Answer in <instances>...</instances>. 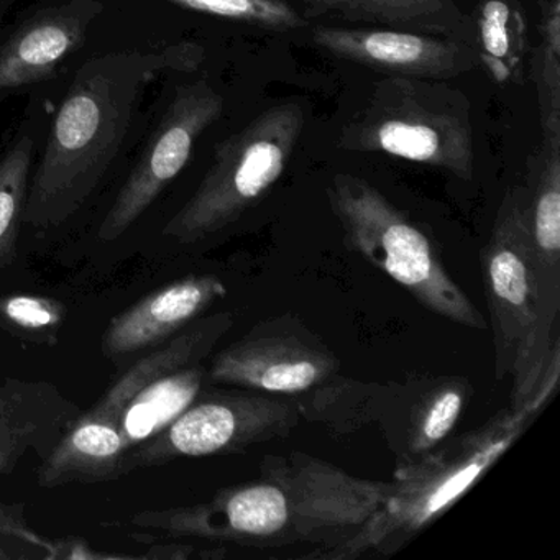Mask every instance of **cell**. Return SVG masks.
Masks as SVG:
<instances>
[{"mask_svg": "<svg viewBox=\"0 0 560 560\" xmlns=\"http://www.w3.org/2000/svg\"><path fill=\"white\" fill-rule=\"evenodd\" d=\"M166 536L234 542L241 546L283 547L298 544L293 504L287 488L270 475L218 491L208 503L145 511L132 521Z\"/></svg>", "mask_w": 560, "mask_h": 560, "instance_id": "10", "label": "cell"}, {"mask_svg": "<svg viewBox=\"0 0 560 560\" xmlns=\"http://www.w3.org/2000/svg\"><path fill=\"white\" fill-rule=\"evenodd\" d=\"M224 101L209 84L196 83L176 93L155 136L120 189L100 228V238L122 237L165 191L191 159L201 133L221 116Z\"/></svg>", "mask_w": 560, "mask_h": 560, "instance_id": "11", "label": "cell"}, {"mask_svg": "<svg viewBox=\"0 0 560 560\" xmlns=\"http://www.w3.org/2000/svg\"><path fill=\"white\" fill-rule=\"evenodd\" d=\"M481 261L497 375L511 376L510 408L547 406L560 382V316L540 293L524 189H513L504 198Z\"/></svg>", "mask_w": 560, "mask_h": 560, "instance_id": "2", "label": "cell"}, {"mask_svg": "<svg viewBox=\"0 0 560 560\" xmlns=\"http://www.w3.org/2000/svg\"><path fill=\"white\" fill-rule=\"evenodd\" d=\"M342 18L419 34L464 37V14L452 0H300Z\"/></svg>", "mask_w": 560, "mask_h": 560, "instance_id": "18", "label": "cell"}, {"mask_svg": "<svg viewBox=\"0 0 560 560\" xmlns=\"http://www.w3.org/2000/svg\"><path fill=\"white\" fill-rule=\"evenodd\" d=\"M188 11L270 31H300L307 22L284 0H168Z\"/></svg>", "mask_w": 560, "mask_h": 560, "instance_id": "24", "label": "cell"}, {"mask_svg": "<svg viewBox=\"0 0 560 560\" xmlns=\"http://www.w3.org/2000/svg\"><path fill=\"white\" fill-rule=\"evenodd\" d=\"M34 140L24 137L0 160V271L18 257L19 234L28 196Z\"/></svg>", "mask_w": 560, "mask_h": 560, "instance_id": "21", "label": "cell"}, {"mask_svg": "<svg viewBox=\"0 0 560 560\" xmlns=\"http://www.w3.org/2000/svg\"><path fill=\"white\" fill-rule=\"evenodd\" d=\"M261 474L287 488L293 504L298 544L317 547L304 557L332 560L385 508L392 481L363 480L303 452L271 455Z\"/></svg>", "mask_w": 560, "mask_h": 560, "instance_id": "8", "label": "cell"}, {"mask_svg": "<svg viewBox=\"0 0 560 560\" xmlns=\"http://www.w3.org/2000/svg\"><path fill=\"white\" fill-rule=\"evenodd\" d=\"M300 412L283 399L219 393L195 399L165 429L127 452L126 475L178 458L242 454L257 444L287 438Z\"/></svg>", "mask_w": 560, "mask_h": 560, "instance_id": "7", "label": "cell"}, {"mask_svg": "<svg viewBox=\"0 0 560 560\" xmlns=\"http://www.w3.org/2000/svg\"><path fill=\"white\" fill-rule=\"evenodd\" d=\"M234 326V314L215 313L199 317L182 332L133 363L93 408L83 411L88 418L116 425L130 399L147 385L170 373L199 365ZM119 429V428H117ZM120 432V431H119Z\"/></svg>", "mask_w": 560, "mask_h": 560, "instance_id": "16", "label": "cell"}, {"mask_svg": "<svg viewBox=\"0 0 560 560\" xmlns=\"http://www.w3.org/2000/svg\"><path fill=\"white\" fill-rule=\"evenodd\" d=\"M225 294L224 281L214 275L183 278L153 291L110 320L101 340L104 357L119 360L162 346Z\"/></svg>", "mask_w": 560, "mask_h": 560, "instance_id": "13", "label": "cell"}, {"mask_svg": "<svg viewBox=\"0 0 560 560\" xmlns=\"http://www.w3.org/2000/svg\"><path fill=\"white\" fill-rule=\"evenodd\" d=\"M336 353L301 320L283 316L257 324L212 360L209 378L271 395H298L337 375Z\"/></svg>", "mask_w": 560, "mask_h": 560, "instance_id": "9", "label": "cell"}, {"mask_svg": "<svg viewBox=\"0 0 560 560\" xmlns=\"http://www.w3.org/2000/svg\"><path fill=\"white\" fill-rule=\"evenodd\" d=\"M205 378V369L192 365L155 380L137 393L117 422L127 452L182 415L198 398Z\"/></svg>", "mask_w": 560, "mask_h": 560, "instance_id": "19", "label": "cell"}, {"mask_svg": "<svg viewBox=\"0 0 560 560\" xmlns=\"http://www.w3.org/2000/svg\"><path fill=\"white\" fill-rule=\"evenodd\" d=\"M172 57L113 54L84 65L55 117L24 222L58 228L86 205L122 147L140 94Z\"/></svg>", "mask_w": 560, "mask_h": 560, "instance_id": "1", "label": "cell"}, {"mask_svg": "<svg viewBox=\"0 0 560 560\" xmlns=\"http://www.w3.org/2000/svg\"><path fill=\"white\" fill-rule=\"evenodd\" d=\"M416 81L393 78L382 84L362 119L343 130L340 145L388 153L471 179L474 136L467 107H457L451 100L444 107H429L434 90Z\"/></svg>", "mask_w": 560, "mask_h": 560, "instance_id": "6", "label": "cell"}, {"mask_svg": "<svg viewBox=\"0 0 560 560\" xmlns=\"http://www.w3.org/2000/svg\"><path fill=\"white\" fill-rule=\"evenodd\" d=\"M101 9L96 0H74L28 22L0 48V90L50 78L61 61L83 45Z\"/></svg>", "mask_w": 560, "mask_h": 560, "instance_id": "15", "label": "cell"}, {"mask_svg": "<svg viewBox=\"0 0 560 560\" xmlns=\"http://www.w3.org/2000/svg\"><path fill=\"white\" fill-rule=\"evenodd\" d=\"M527 195L530 247L540 293L547 307L560 316V160L559 139L553 137L536 182Z\"/></svg>", "mask_w": 560, "mask_h": 560, "instance_id": "17", "label": "cell"}, {"mask_svg": "<svg viewBox=\"0 0 560 560\" xmlns=\"http://www.w3.org/2000/svg\"><path fill=\"white\" fill-rule=\"evenodd\" d=\"M542 408L503 409L480 428L398 467L385 508L334 559H357L369 550L389 553L444 516L513 447Z\"/></svg>", "mask_w": 560, "mask_h": 560, "instance_id": "3", "label": "cell"}, {"mask_svg": "<svg viewBox=\"0 0 560 560\" xmlns=\"http://www.w3.org/2000/svg\"><path fill=\"white\" fill-rule=\"evenodd\" d=\"M67 310L57 300L37 294L0 298V326L21 339L37 343L57 342Z\"/></svg>", "mask_w": 560, "mask_h": 560, "instance_id": "23", "label": "cell"}, {"mask_svg": "<svg viewBox=\"0 0 560 560\" xmlns=\"http://www.w3.org/2000/svg\"><path fill=\"white\" fill-rule=\"evenodd\" d=\"M327 192L347 247L385 271L425 310L468 329H487V320L448 277L428 235L378 189L355 176L337 175Z\"/></svg>", "mask_w": 560, "mask_h": 560, "instance_id": "4", "label": "cell"}, {"mask_svg": "<svg viewBox=\"0 0 560 560\" xmlns=\"http://www.w3.org/2000/svg\"><path fill=\"white\" fill-rule=\"evenodd\" d=\"M471 386L467 380L445 378L419 393L408 412L402 465L415 464L448 438L467 405Z\"/></svg>", "mask_w": 560, "mask_h": 560, "instance_id": "20", "label": "cell"}, {"mask_svg": "<svg viewBox=\"0 0 560 560\" xmlns=\"http://www.w3.org/2000/svg\"><path fill=\"white\" fill-rule=\"evenodd\" d=\"M303 126V109L298 104H281L229 137L218 145L195 195L166 222L163 237L195 245L231 228L283 175Z\"/></svg>", "mask_w": 560, "mask_h": 560, "instance_id": "5", "label": "cell"}, {"mask_svg": "<svg viewBox=\"0 0 560 560\" xmlns=\"http://www.w3.org/2000/svg\"><path fill=\"white\" fill-rule=\"evenodd\" d=\"M316 47L340 60L382 73L418 80H448L480 67V54L468 42L409 31L317 25Z\"/></svg>", "mask_w": 560, "mask_h": 560, "instance_id": "12", "label": "cell"}, {"mask_svg": "<svg viewBox=\"0 0 560 560\" xmlns=\"http://www.w3.org/2000/svg\"><path fill=\"white\" fill-rule=\"evenodd\" d=\"M514 0H483L478 18L481 65L490 68L498 81H508L520 68L524 28Z\"/></svg>", "mask_w": 560, "mask_h": 560, "instance_id": "22", "label": "cell"}, {"mask_svg": "<svg viewBox=\"0 0 560 560\" xmlns=\"http://www.w3.org/2000/svg\"><path fill=\"white\" fill-rule=\"evenodd\" d=\"M81 406L48 382H0V474L35 455L42 462L80 418Z\"/></svg>", "mask_w": 560, "mask_h": 560, "instance_id": "14", "label": "cell"}]
</instances>
